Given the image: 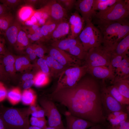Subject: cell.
Listing matches in <instances>:
<instances>
[{"label":"cell","instance_id":"cell-1","mask_svg":"<svg viewBox=\"0 0 129 129\" xmlns=\"http://www.w3.org/2000/svg\"><path fill=\"white\" fill-rule=\"evenodd\" d=\"M50 97L65 106L75 116L97 124L101 125L106 121L100 84L93 77H83L72 87L54 91Z\"/></svg>","mask_w":129,"mask_h":129},{"label":"cell","instance_id":"cell-2","mask_svg":"<svg viewBox=\"0 0 129 129\" xmlns=\"http://www.w3.org/2000/svg\"><path fill=\"white\" fill-rule=\"evenodd\" d=\"M29 111L13 108H0V116L6 129H27L30 125Z\"/></svg>","mask_w":129,"mask_h":129},{"label":"cell","instance_id":"cell-3","mask_svg":"<svg viewBox=\"0 0 129 129\" xmlns=\"http://www.w3.org/2000/svg\"><path fill=\"white\" fill-rule=\"evenodd\" d=\"M129 0H118L107 10L97 12V18L110 21H121L129 20Z\"/></svg>","mask_w":129,"mask_h":129},{"label":"cell","instance_id":"cell-4","mask_svg":"<svg viewBox=\"0 0 129 129\" xmlns=\"http://www.w3.org/2000/svg\"><path fill=\"white\" fill-rule=\"evenodd\" d=\"M84 27L78 37L82 43L85 51L98 47L102 44L103 37L99 29L92 21L85 22Z\"/></svg>","mask_w":129,"mask_h":129},{"label":"cell","instance_id":"cell-5","mask_svg":"<svg viewBox=\"0 0 129 129\" xmlns=\"http://www.w3.org/2000/svg\"><path fill=\"white\" fill-rule=\"evenodd\" d=\"M87 67L85 65L70 67L65 69L59 77L56 87L54 91L75 85L86 75Z\"/></svg>","mask_w":129,"mask_h":129},{"label":"cell","instance_id":"cell-6","mask_svg":"<svg viewBox=\"0 0 129 129\" xmlns=\"http://www.w3.org/2000/svg\"><path fill=\"white\" fill-rule=\"evenodd\" d=\"M110 52L103 45L93 48L87 52L85 59L87 68L100 66H111Z\"/></svg>","mask_w":129,"mask_h":129},{"label":"cell","instance_id":"cell-7","mask_svg":"<svg viewBox=\"0 0 129 129\" xmlns=\"http://www.w3.org/2000/svg\"><path fill=\"white\" fill-rule=\"evenodd\" d=\"M101 86V98L104 110L107 114L118 111H122L129 114V105H124L115 99L106 88L105 80H102Z\"/></svg>","mask_w":129,"mask_h":129},{"label":"cell","instance_id":"cell-8","mask_svg":"<svg viewBox=\"0 0 129 129\" xmlns=\"http://www.w3.org/2000/svg\"><path fill=\"white\" fill-rule=\"evenodd\" d=\"M36 11L43 17L47 16L57 22L66 20L67 15L66 10L55 0H49L43 7Z\"/></svg>","mask_w":129,"mask_h":129},{"label":"cell","instance_id":"cell-9","mask_svg":"<svg viewBox=\"0 0 129 129\" xmlns=\"http://www.w3.org/2000/svg\"><path fill=\"white\" fill-rule=\"evenodd\" d=\"M40 103L48 119V126L66 129L62 121L60 114L56 106L51 100L43 99Z\"/></svg>","mask_w":129,"mask_h":129},{"label":"cell","instance_id":"cell-10","mask_svg":"<svg viewBox=\"0 0 129 129\" xmlns=\"http://www.w3.org/2000/svg\"><path fill=\"white\" fill-rule=\"evenodd\" d=\"M129 21H110L97 18L96 23L103 37V45L105 46L119 31L123 25Z\"/></svg>","mask_w":129,"mask_h":129},{"label":"cell","instance_id":"cell-11","mask_svg":"<svg viewBox=\"0 0 129 129\" xmlns=\"http://www.w3.org/2000/svg\"><path fill=\"white\" fill-rule=\"evenodd\" d=\"M48 51L49 55L64 66L69 67L81 65V60L65 51L52 46Z\"/></svg>","mask_w":129,"mask_h":129},{"label":"cell","instance_id":"cell-12","mask_svg":"<svg viewBox=\"0 0 129 129\" xmlns=\"http://www.w3.org/2000/svg\"><path fill=\"white\" fill-rule=\"evenodd\" d=\"M94 0H78L76 1L75 8L84 19L85 23L92 21L97 12L93 8Z\"/></svg>","mask_w":129,"mask_h":129},{"label":"cell","instance_id":"cell-13","mask_svg":"<svg viewBox=\"0 0 129 129\" xmlns=\"http://www.w3.org/2000/svg\"><path fill=\"white\" fill-rule=\"evenodd\" d=\"M87 73L96 78L110 80L111 83L115 78V72L111 66H100L87 68Z\"/></svg>","mask_w":129,"mask_h":129},{"label":"cell","instance_id":"cell-14","mask_svg":"<svg viewBox=\"0 0 129 129\" xmlns=\"http://www.w3.org/2000/svg\"><path fill=\"white\" fill-rule=\"evenodd\" d=\"M66 129H87L97 125L84 119L75 116L68 111L65 113Z\"/></svg>","mask_w":129,"mask_h":129},{"label":"cell","instance_id":"cell-15","mask_svg":"<svg viewBox=\"0 0 129 129\" xmlns=\"http://www.w3.org/2000/svg\"><path fill=\"white\" fill-rule=\"evenodd\" d=\"M69 22L71 32L68 38H75L78 37L83 29L85 22L79 13L76 11L71 16Z\"/></svg>","mask_w":129,"mask_h":129},{"label":"cell","instance_id":"cell-16","mask_svg":"<svg viewBox=\"0 0 129 129\" xmlns=\"http://www.w3.org/2000/svg\"><path fill=\"white\" fill-rule=\"evenodd\" d=\"M22 28L20 22L15 20L4 32V36L10 44H15L19 32Z\"/></svg>","mask_w":129,"mask_h":129},{"label":"cell","instance_id":"cell-17","mask_svg":"<svg viewBox=\"0 0 129 129\" xmlns=\"http://www.w3.org/2000/svg\"><path fill=\"white\" fill-rule=\"evenodd\" d=\"M45 58L49 69L50 74L54 78L59 77L61 73L68 68L61 64L49 55L45 57Z\"/></svg>","mask_w":129,"mask_h":129},{"label":"cell","instance_id":"cell-18","mask_svg":"<svg viewBox=\"0 0 129 129\" xmlns=\"http://www.w3.org/2000/svg\"><path fill=\"white\" fill-rule=\"evenodd\" d=\"M115 78L113 82L119 80L129 79V56L123 57L119 66L115 70Z\"/></svg>","mask_w":129,"mask_h":129},{"label":"cell","instance_id":"cell-19","mask_svg":"<svg viewBox=\"0 0 129 129\" xmlns=\"http://www.w3.org/2000/svg\"><path fill=\"white\" fill-rule=\"evenodd\" d=\"M70 26L68 22L66 20L58 22L51 36L54 40H59L67 35L69 32Z\"/></svg>","mask_w":129,"mask_h":129},{"label":"cell","instance_id":"cell-20","mask_svg":"<svg viewBox=\"0 0 129 129\" xmlns=\"http://www.w3.org/2000/svg\"><path fill=\"white\" fill-rule=\"evenodd\" d=\"M129 114L125 112L116 111L107 114L105 118L110 124V126L113 127L129 119Z\"/></svg>","mask_w":129,"mask_h":129},{"label":"cell","instance_id":"cell-21","mask_svg":"<svg viewBox=\"0 0 129 129\" xmlns=\"http://www.w3.org/2000/svg\"><path fill=\"white\" fill-rule=\"evenodd\" d=\"M80 41L78 37L75 39L68 38L64 39L54 40L51 45L52 46L67 52L70 48Z\"/></svg>","mask_w":129,"mask_h":129},{"label":"cell","instance_id":"cell-22","mask_svg":"<svg viewBox=\"0 0 129 129\" xmlns=\"http://www.w3.org/2000/svg\"><path fill=\"white\" fill-rule=\"evenodd\" d=\"M129 34L119 42L111 51L123 57L129 56Z\"/></svg>","mask_w":129,"mask_h":129},{"label":"cell","instance_id":"cell-23","mask_svg":"<svg viewBox=\"0 0 129 129\" xmlns=\"http://www.w3.org/2000/svg\"><path fill=\"white\" fill-rule=\"evenodd\" d=\"M111 83L116 87L123 96L129 100V79L119 80Z\"/></svg>","mask_w":129,"mask_h":129},{"label":"cell","instance_id":"cell-24","mask_svg":"<svg viewBox=\"0 0 129 129\" xmlns=\"http://www.w3.org/2000/svg\"><path fill=\"white\" fill-rule=\"evenodd\" d=\"M66 52L81 60L85 59L87 53L81 41Z\"/></svg>","mask_w":129,"mask_h":129},{"label":"cell","instance_id":"cell-25","mask_svg":"<svg viewBox=\"0 0 129 129\" xmlns=\"http://www.w3.org/2000/svg\"><path fill=\"white\" fill-rule=\"evenodd\" d=\"M118 0H94L93 8L98 12L105 11L112 6Z\"/></svg>","mask_w":129,"mask_h":129},{"label":"cell","instance_id":"cell-26","mask_svg":"<svg viewBox=\"0 0 129 129\" xmlns=\"http://www.w3.org/2000/svg\"><path fill=\"white\" fill-rule=\"evenodd\" d=\"M106 88L110 95L117 101L122 104L129 105V100L123 96L113 84L107 86Z\"/></svg>","mask_w":129,"mask_h":129},{"label":"cell","instance_id":"cell-27","mask_svg":"<svg viewBox=\"0 0 129 129\" xmlns=\"http://www.w3.org/2000/svg\"><path fill=\"white\" fill-rule=\"evenodd\" d=\"M35 11L31 6L27 5L23 6L19 9L18 13V19L20 21L24 22L33 15Z\"/></svg>","mask_w":129,"mask_h":129},{"label":"cell","instance_id":"cell-28","mask_svg":"<svg viewBox=\"0 0 129 129\" xmlns=\"http://www.w3.org/2000/svg\"><path fill=\"white\" fill-rule=\"evenodd\" d=\"M29 44V39L26 33L22 28L19 32L15 44L16 48L18 50H21L26 48Z\"/></svg>","mask_w":129,"mask_h":129},{"label":"cell","instance_id":"cell-29","mask_svg":"<svg viewBox=\"0 0 129 129\" xmlns=\"http://www.w3.org/2000/svg\"><path fill=\"white\" fill-rule=\"evenodd\" d=\"M36 96L30 89L25 90L22 95L21 100L24 104L30 106L35 104Z\"/></svg>","mask_w":129,"mask_h":129},{"label":"cell","instance_id":"cell-30","mask_svg":"<svg viewBox=\"0 0 129 129\" xmlns=\"http://www.w3.org/2000/svg\"><path fill=\"white\" fill-rule=\"evenodd\" d=\"M15 66L16 70L22 71L31 67L32 66V64L27 58L25 57H21L15 59Z\"/></svg>","mask_w":129,"mask_h":129},{"label":"cell","instance_id":"cell-31","mask_svg":"<svg viewBox=\"0 0 129 129\" xmlns=\"http://www.w3.org/2000/svg\"><path fill=\"white\" fill-rule=\"evenodd\" d=\"M14 20L10 13L0 17V30L5 32L12 23Z\"/></svg>","mask_w":129,"mask_h":129},{"label":"cell","instance_id":"cell-32","mask_svg":"<svg viewBox=\"0 0 129 129\" xmlns=\"http://www.w3.org/2000/svg\"><path fill=\"white\" fill-rule=\"evenodd\" d=\"M22 95L18 88H15L7 93V97L10 102L13 105L16 104L21 100Z\"/></svg>","mask_w":129,"mask_h":129},{"label":"cell","instance_id":"cell-33","mask_svg":"<svg viewBox=\"0 0 129 129\" xmlns=\"http://www.w3.org/2000/svg\"><path fill=\"white\" fill-rule=\"evenodd\" d=\"M47 75L39 71L33 78L34 84L37 87H40L45 85L47 82Z\"/></svg>","mask_w":129,"mask_h":129},{"label":"cell","instance_id":"cell-34","mask_svg":"<svg viewBox=\"0 0 129 129\" xmlns=\"http://www.w3.org/2000/svg\"><path fill=\"white\" fill-rule=\"evenodd\" d=\"M29 122L31 126H36L42 129H44L47 126V121L44 117L38 118L32 117Z\"/></svg>","mask_w":129,"mask_h":129},{"label":"cell","instance_id":"cell-35","mask_svg":"<svg viewBox=\"0 0 129 129\" xmlns=\"http://www.w3.org/2000/svg\"><path fill=\"white\" fill-rule=\"evenodd\" d=\"M110 52L111 65L115 72V70L119 66L123 57L111 51Z\"/></svg>","mask_w":129,"mask_h":129},{"label":"cell","instance_id":"cell-36","mask_svg":"<svg viewBox=\"0 0 129 129\" xmlns=\"http://www.w3.org/2000/svg\"><path fill=\"white\" fill-rule=\"evenodd\" d=\"M36 65L39 69L40 71L47 75L50 74L49 69L47 64L45 57L38 59L36 63Z\"/></svg>","mask_w":129,"mask_h":129},{"label":"cell","instance_id":"cell-37","mask_svg":"<svg viewBox=\"0 0 129 129\" xmlns=\"http://www.w3.org/2000/svg\"><path fill=\"white\" fill-rule=\"evenodd\" d=\"M33 50L37 57L39 58L44 57V54L48 51L46 47L40 44L32 45Z\"/></svg>","mask_w":129,"mask_h":129},{"label":"cell","instance_id":"cell-38","mask_svg":"<svg viewBox=\"0 0 129 129\" xmlns=\"http://www.w3.org/2000/svg\"><path fill=\"white\" fill-rule=\"evenodd\" d=\"M57 1L66 11L71 10L75 6V0H57Z\"/></svg>","mask_w":129,"mask_h":129},{"label":"cell","instance_id":"cell-39","mask_svg":"<svg viewBox=\"0 0 129 129\" xmlns=\"http://www.w3.org/2000/svg\"><path fill=\"white\" fill-rule=\"evenodd\" d=\"M23 0H1L0 2L9 9L13 8L20 4Z\"/></svg>","mask_w":129,"mask_h":129},{"label":"cell","instance_id":"cell-40","mask_svg":"<svg viewBox=\"0 0 129 129\" xmlns=\"http://www.w3.org/2000/svg\"><path fill=\"white\" fill-rule=\"evenodd\" d=\"M5 55L2 61L4 66L6 65L15 64V59L13 56L10 54H4Z\"/></svg>","mask_w":129,"mask_h":129},{"label":"cell","instance_id":"cell-41","mask_svg":"<svg viewBox=\"0 0 129 129\" xmlns=\"http://www.w3.org/2000/svg\"><path fill=\"white\" fill-rule=\"evenodd\" d=\"M108 128L109 129H129V119L123 121L116 126H110Z\"/></svg>","mask_w":129,"mask_h":129},{"label":"cell","instance_id":"cell-42","mask_svg":"<svg viewBox=\"0 0 129 129\" xmlns=\"http://www.w3.org/2000/svg\"><path fill=\"white\" fill-rule=\"evenodd\" d=\"M48 0H24V1L26 5L32 7L38 3H46Z\"/></svg>","mask_w":129,"mask_h":129},{"label":"cell","instance_id":"cell-43","mask_svg":"<svg viewBox=\"0 0 129 129\" xmlns=\"http://www.w3.org/2000/svg\"><path fill=\"white\" fill-rule=\"evenodd\" d=\"M7 93L3 84L0 83V102L3 100L7 97Z\"/></svg>","mask_w":129,"mask_h":129},{"label":"cell","instance_id":"cell-44","mask_svg":"<svg viewBox=\"0 0 129 129\" xmlns=\"http://www.w3.org/2000/svg\"><path fill=\"white\" fill-rule=\"evenodd\" d=\"M32 117L42 118L44 117L45 115V112L44 110L40 108L38 110L31 113Z\"/></svg>","mask_w":129,"mask_h":129},{"label":"cell","instance_id":"cell-45","mask_svg":"<svg viewBox=\"0 0 129 129\" xmlns=\"http://www.w3.org/2000/svg\"><path fill=\"white\" fill-rule=\"evenodd\" d=\"M9 10L5 5L0 4V17L9 13Z\"/></svg>","mask_w":129,"mask_h":129},{"label":"cell","instance_id":"cell-46","mask_svg":"<svg viewBox=\"0 0 129 129\" xmlns=\"http://www.w3.org/2000/svg\"><path fill=\"white\" fill-rule=\"evenodd\" d=\"M34 83L33 79L27 80L25 81L23 85V87L25 90L30 88Z\"/></svg>","mask_w":129,"mask_h":129},{"label":"cell","instance_id":"cell-47","mask_svg":"<svg viewBox=\"0 0 129 129\" xmlns=\"http://www.w3.org/2000/svg\"><path fill=\"white\" fill-rule=\"evenodd\" d=\"M34 76L33 74L31 73H26L24 74L22 76V80L24 81L33 79Z\"/></svg>","mask_w":129,"mask_h":129},{"label":"cell","instance_id":"cell-48","mask_svg":"<svg viewBox=\"0 0 129 129\" xmlns=\"http://www.w3.org/2000/svg\"><path fill=\"white\" fill-rule=\"evenodd\" d=\"M30 39L31 41H32L42 42L40 38L38 35L35 32L31 34Z\"/></svg>","mask_w":129,"mask_h":129},{"label":"cell","instance_id":"cell-49","mask_svg":"<svg viewBox=\"0 0 129 129\" xmlns=\"http://www.w3.org/2000/svg\"><path fill=\"white\" fill-rule=\"evenodd\" d=\"M6 74L2 61L0 60V76L3 77Z\"/></svg>","mask_w":129,"mask_h":129},{"label":"cell","instance_id":"cell-50","mask_svg":"<svg viewBox=\"0 0 129 129\" xmlns=\"http://www.w3.org/2000/svg\"><path fill=\"white\" fill-rule=\"evenodd\" d=\"M35 32L37 33L40 38L42 42L46 41L45 38L42 34L41 31V27H39L36 31Z\"/></svg>","mask_w":129,"mask_h":129},{"label":"cell","instance_id":"cell-51","mask_svg":"<svg viewBox=\"0 0 129 129\" xmlns=\"http://www.w3.org/2000/svg\"><path fill=\"white\" fill-rule=\"evenodd\" d=\"M26 52L29 55L34 52L32 45H29L26 48Z\"/></svg>","mask_w":129,"mask_h":129},{"label":"cell","instance_id":"cell-52","mask_svg":"<svg viewBox=\"0 0 129 129\" xmlns=\"http://www.w3.org/2000/svg\"><path fill=\"white\" fill-rule=\"evenodd\" d=\"M5 53V50L2 39L0 38V54H4Z\"/></svg>","mask_w":129,"mask_h":129},{"label":"cell","instance_id":"cell-53","mask_svg":"<svg viewBox=\"0 0 129 129\" xmlns=\"http://www.w3.org/2000/svg\"><path fill=\"white\" fill-rule=\"evenodd\" d=\"M40 108L36 106L35 104L30 106L29 108L30 110L29 111L30 113H31L35 111Z\"/></svg>","mask_w":129,"mask_h":129},{"label":"cell","instance_id":"cell-54","mask_svg":"<svg viewBox=\"0 0 129 129\" xmlns=\"http://www.w3.org/2000/svg\"><path fill=\"white\" fill-rule=\"evenodd\" d=\"M24 22V24L28 26H31L35 24L30 19L25 21Z\"/></svg>","mask_w":129,"mask_h":129},{"label":"cell","instance_id":"cell-55","mask_svg":"<svg viewBox=\"0 0 129 129\" xmlns=\"http://www.w3.org/2000/svg\"><path fill=\"white\" fill-rule=\"evenodd\" d=\"M29 57L30 59L31 60H33L36 59L37 56L34 52H33L29 55Z\"/></svg>","mask_w":129,"mask_h":129},{"label":"cell","instance_id":"cell-56","mask_svg":"<svg viewBox=\"0 0 129 129\" xmlns=\"http://www.w3.org/2000/svg\"><path fill=\"white\" fill-rule=\"evenodd\" d=\"M0 128L6 129L5 126L1 117L0 116Z\"/></svg>","mask_w":129,"mask_h":129},{"label":"cell","instance_id":"cell-57","mask_svg":"<svg viewBox=\"0 0 129 129\" xmlns=\"http://www.w3.org/2000/svg\"><path fill=\"white\" fill-rule=\"evenodd\" d=\"M101 128V125L97 124L87 129H100Z\"/></svg>","mask_w":129,"mask_h":129},{"label":"cell","instance_id":"cell-58","mask_svg":"<svg viewBox=\"0 0 129 129\" xmlns=\"http://www.w3.org/2000/svg\"><path fill=\"white\" fill-rule=\"evenodd\" d=\"M30 19L34 24H37V20L34 16V15H33L32 16Z\"/></svg>","mask_w":129,"mask_h":129},{"label":"cell","instance_id":"cell-59","mask_svg":"<svg viewBox=\"0 0 129 129\" xmlns=\"http://www.w3.org/2000/svg\"><path fill=\"white\" fill-rule=\"evenodd\" d=\"M45 19H41L39 20V24L40 25H44L45 23Z\"/></svg>","mask_w":129,"mask_h":129},{"label":"cell","instance_id":"cell-60","mask_svg":"<svg viewBox=\"0 0 129 129\" xmlns=\"http://www.w3.org/2000/svg\"><path fill=\"white\" fill-rule=\"evenodd\" d=\"M27 129H41L40 128H39L32 126H29L28 127H27Z\"/></svg>","mask_w":129,"mask_h":129},{"label":"cell","instance_id":"cell-61","mask_svg":"<svg viewBox=\"0 0 129 129\" xmlns=\"http://www.w3.org/2000/svg\"><path fill=\"white\" fill-rule=\"evenodd\" d=\"M44 129H61L60 128L50 126H47Z\"/></svg>","mask_w":129,"mask_h":129},{"label":"cell","instance_id":"cell-62","mask_svg":"<svg viewBox=\"0 0 129 129\" xmlns=\"http://www.w3.org/2000/svg\"><path fill=\"white\" fill-rule=\"evenodd\" d=\"M2 33L0 31V38H1V35L2 34Z\"/></svg>","mask_w":129,"mask_h":129},{"label":"cell","instance_id":"cell-63","mask_svg":"<svg viewBox=\"0 0 129 129\" xmlns=\"http://www.w3.org/2000/svg\"><path fill=\"white\" fill-rule=\"evenodd\" d=\"M100 129H103L102 128H101ZM109 129L108 128H107V129Z\"/></svg>","mask_w":129,"mask_h":129}]
</instances>
